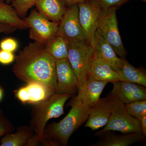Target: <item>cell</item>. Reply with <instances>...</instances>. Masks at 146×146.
<instances>
[{
	"label": "cell",
	"mask_w": 146,
	"mask_h": 146,
	"mask_svg": "<svg viewBox=\"0 0 146 146\" xmlns=\"http://www.w3.org/2000/svg\"><path fill=\"white\" fill-rule=\"evenodd\" d=\"M118 73L123 81L138 84L145 87L146 86L145 74L133 67L125 58H122V64Z\"/></svg>",
	"instance_id": "obj_21"
},
{
	"label": "cell",
	"mask_w": 146,
	"mask_h": 146,
	"mask_svg": "<svg viewBox=\"0 0 146 146\" xmlns=\"http://www.w3.org/2000/svg\"><path fill=\"white\" fill-rule=\"evenodd\" d=\"M73 95L55 93L48 99L34 105L31 112L30 127L42 144L44 131L47 123L53 118L59 117L64 114L65 102Z\"/></svg>",
	"instance_id": "obj_3"
},
{
	"label": "cell",
	"mask_w": 146,
	"mask_h": 146,
	"mask_svg": "<svg viewBox=\"0 0 146 146\" xmlns=\"http://www.w3.org/2000/svg\"><path fill=\"white\" fill-rule=\"evenodd\" d=\"M80 23L91 47L94 45V37L102 9L93 0L78 4Z\"/></svg>",
	"instance_id": "obj_9"
},
{
	"label": "cell",
	"mask_w": 146,
	"mask_h": 146,
	"mask_svg": "<svg viewBox=\"0 0 146 146\" xmlns=\"http://www.w3.org/2000/svg\"><path fill=\"white\" fill-rule=\"evenodd\" d=\"M117 9L102 10L100 14L98 29L120 58H125L127 52L120 35L116 11Z\"/></svg>",
	"instance_id": "obj_6"
},
{
	"label": "cell",
	"mask_w": 146,
	"mask_h": 146,
	"mask_svg": "<svg viewBox=\"0 0 146 146\" xmlns=\"http://www.w3.org/2000/svg\"><path fill=\"white\" fill-rule=\"evenodd\" d=\"M95 135L99 137V140L91 146H128L144 141L145 138L142 132L117 134L110 130L100 131Z\"/></svg>",
	"instance_id": "obj_13"
},
{
	"label": "cell",
	"mask_w": 146,
	"mask_h": 146,
	"mask_svg": "<svg viewBox=\"0 0 146 146\" xmlns=\"http://www.w3.org/2000/svg\"><path fill=\"white\" fill-rule=\"evenodd\" d=\"M92 56L102 58L118 73L122 64V58L115 53L109 43L98 29L96 32L94 45L91 47Z\"/></svg>",
	"instance_id": "obj_15"
},
{
	"label": "cell",
	"mask_w": 146,
	"mask_h": 146,
	"mask_svg": "<svg viewBox=\"0 0 146 146\" xmlns=\"http://www.w3.org/2000/svg\"><path fill=\"white\" fill-rule=\"evenodd\" d=\"M108 83L107 81L98 80L88 76L78 91V95L75 97L89 107H93L99 100L104 89Z\"/></svg>",
	"instance_id": "obj_16"
},
{
	"label": "cell",
	"mask_w": 146,
	"mask_h": 146,
	"mask_svg": "<svg viewBox=\"0 0 146 146\" xmlns=\"http://www.w3.org/2000/svg\"><path fill=\"white\" fill-rule=\"evenodd\" d=\"M125 106L129 114L138 119L146 116V100L131 102Z\"/></svg>",
	"instance_id": "obj_23"
},
{
	"label": "cell",
	"mask_w": 146,
	"mask_h": 146,
	"mask_svg": "<svg viewBox=\"0 0 146 146\" xmlns=\"http://www.w3.org/2000/svg\"><path fill=\"white\" fill-rule=\"evenodd\" d=\"M18 48V43L16 39L7 38L3 39L0 42L1 50L13 52Z\"/></svg>",
	"instance_id": "obj_27"
},
{
	"label": "cell",
	"mask_w": 146,
	"mask_h": 146,
	"mask_svg": "<svg viewBox=\"0 0 146 146\" xmlns=\"http://www.w3.org/2000/svg\"><path fill=\"white\" fill-rule=\"evenodd\" d=\"M87 1L88 0H63L68 7L74 4H78L79 3L84 2Z\"/></svg>",
	"instance_id": "obj_31"
},
{
	"label": "cell",
	"mask_w": 146,
	"mask_h": 146,
	"mask_svg": "<svg viewBox=\"0 0 146 146\" xmlns=\"http://www.w3.org/2000/svg\"><path fill=\"white\" fill-rule=\"evenodd\" d=\"M69 62L78 81V91L88 77L92 58V49L86 42L68 43Z\"/></svg>",
	"instance_id": "obj_5"
},
{
	"label": "cell",
	"mask_w": 146,
	"mask_h": 146,
	"mask_svg": "<svg viewBox=\"0 0 146 146\" xmlns=\"http://www.w3.org/2000/svg\"><path fill=\"white\" fill-rule=\"evenodd\" d=\"M140 122L142 133L145 136H146V116H144L138 119Z\"/></svg>",
	"instance_id": "obj_30"
},
{
	"label": "cell",
	"mask_w": 146,
	"mask_h": 146,
	"mask_svg": "<svg viewBox=\"0 0 146 146\" xmlns=\"http://www.w3.org/2000/svg\"><path fill=\"white\" fill-rule=\"evenodd\" d=\"M68 42L62 37L55 36L44 46L47 52L56 61L68 59Z\"/></svg>",
	"instance_id": "obj_22"
},
{
	"label": "cell",
	"mask_w": 146,
	"mask_h": 146,
	"mask_svg": "<svg viewBox=\"0 0 146 146\" xmlns=\"http://www.w3.org/2000/svg\"><path fill=\"white\" fill-rule=\"evenodd\" d=\"M15 127L13 124L0 108V137L7 133H13Z\"/></svg>",
	"instance_id": "obj_25"
},
{
	"label": "cell",
	"mask_w": 146,
	"mask_h": 146,
	"mask_svg": "<svg viewBox=\"0 0 146 146\" xmlns=\"http://www.w3.org/2000/svg\"><path fill=\"white\" fill-rule=\"evenodd\" d=\"M5 0H0V3H5Z\"/></svg>",
	"instance_id": "obj_34"
},
{
	"label": "cell",
	"mask_w": 146,
	"mask_h": 146,
	"mask_svg": "<svg viewBox=\"0 0 146 146\" xmlns=\"http://www.w3.org/2000/svg\"><path fill=\"white\" fill-rule=\"evenodd\" d=\"M56 93L51 88L37 82H29L14 91L15 96L22 103L34 105L48 99Z\"/></svg>",
	"instance_id": "obj_10"
},
{
	"label": "cell",
	"mask_w": 146,
	"mask_h": 146,
	"mask_svg": "<svg viewBox=\"0 0 146 146\" xmlns=\"http://www.w3.org/2000/svg\"><path fill=\"white\" fill-rule=\"evenodd\" d=\"M35 135L29 126H21L14 133L5 135L1 141L0 146H28L30 141Z\"/></svg>",
	"instance_id": "obj_19"
},
{
	"label": "cell",
	"mask_w": 146,
	"mask_h": 146,
	"mask_svg": "<svg viewBox=\"0 0 146 146\" xmlns=\"http://www.w3.org/2000/svg\"><path fill=\"white\" fill-rule=\"evenodd\" d=\"M17 29L14 27L9 24L0 23V33L8 34L12 33Z\"/></svg>",
	"instance_id": "obj_29"
},
{
	"label": "cell",
	"mask_w": 146,
	"mask_h": 146,
	"mask_svg": "<svg viewBox=\"0 0 146 146\" xmlns=\"http://www.w3.org/2000/svg\"><path fill=\"white\" fill-rule=\"evenodd\" d=\"M35 5L43 16L50 21L58 23L68 9L63 0H36Z\"/></svg>",
	"instance_id": "obj_18"
},
{
	"label": "cell",
	"mask_w": 146,
	"mask_h": 146,
	"mask_svg": "<svg viewBox=\"0 0 146 146\" xmlns=\"http://www.w3.org/2000/svg\"><path fill=\"white\" fill-rule=\"evenodd\" d=\"M88 76L111 83L123 81L119 73L109 63L101 58L93 56Z\"/></svg>",
	"instance_id": "obj_17"
},
{
	"label": "cell",
	"mask_w": 146,
	"mask_h": 146,
	"mask_svg": "<svg viewBox=\"0 0 146 146\" xmlns=\"http://www.w3.org/2000/svg\"><path fill=\"white\" fill-rule=\"evenodd\" d=\"M0 23L9 24L22 30L29 28L27 24L19 17L13 7L6 3H0Z\"/></svg>",
	"instance_id": "obj_20"
},
{
	"label": "cell",
	"mask_w": 146,
	"mask_h": 146,
	"mask_svg": "<svg viewBox=\"0 0 146 146\" xmlns=\"http://www.w3.org/2000/svg\"><path fill=\"white\" fill-rule=\"evenodd\" d=\"M140 1H142L143 2H145L146 1V0H140Z\"/></svg>",
	"instance_id": "obj_35"
},
{
	"label": "cell",
	"mask_w": 146,
	"mask_h": 146,
	"mask_svg": "<svg viewBox=\"0 0 146 146\" xmlns=\"http://www.w3.org/2000/svg\"><path fill=\"white\" fill-rule=\"evenodd\" d=\"M15 56L13 53L4 50H0V63L3 65H8L13 62Z\"/></svg>",
	"instance_id": "obj_28"
},
{
	"label": "cell",
	"mask_w": 146,
	"mask_h": 146,
	"mask_svg": "<svg viewBox=\"0 0 146 146\" xmlns=\"http://www.w3.org/2000/svg\"><path fill=\"white\" fill-rule=\"evenodd\" d=\"M110 95L115 96L125 104L136 101L146 100L145 86L124 81L114 82Z\"/></svg>",
	"instance_id": "obj_12"
},
{
	"label": "cell",
	"mask_w": 146,
	"mask_h": 146,
	"mask_svg": "<svg viewBox=\"0 0 146 146\" xmlns=\"http://www.w3.org/2000/svg\"><path fill=\"white\" fill-rule=\"evenodd\" d=\"M3 96V90L0 87V102Z\"/></svg>",
	"instance_id": "obj_32"
},
{
	"label": "cell",
	"mask_w": 146,
	"mask_h": 146,
	"mask_svg": "<svg viewBox=\"0 0 146 146\" xmlns=\"http://www.w3.org/2000/svg\"><path fill=\"white\" fill-rule=\"evenodd\" d=\"M13 72L16 77L26 83L37 82L56 92V60L44 45L34 42L20 51L15 57Z\"/></svg>",
	"instance_id": "obj_1"
},
{
	"label": "cell",
	"mask_w": 146,
	"mask_h": 146,
	"mask_svg": "<svg viewBox=\"0 0 146 146\" xmlns=\"http://www.w3.org/2000/svg\"><path fill=\"white\" fill-rule=\"evenodd\" d=\"M6 3L7 4H9L11 3H12L13 0H5Z\"/></svg>",
	"instance_id": "obj_33"
},
{
	"label": "cell",
	"mask_w": 146,
	"mask_h": 146,
	"mask_svg": "<svg viewBox=\"0 0 146 146\" xmlns=\"http://www.w3.org/2000/svg\"><path fill=\"white\" fill-rule=\"evenodd\" d=\"M56 93L74 95L78 91V81L68 59L56 61Z\"/></svg>",
	"instance_id": "obj_11"
},
{
	"label": "cell",
	"mask_w": 146,
	"mask_h": 146,
	"mask_svg": "<svg viewBox=\"0 0 146 146\" xmlns=\"http://www.w3.org/2000/svg\"><path fill=\"white\" fill-rule=\"evenodd\" d=\"M102 10L111 8L117 9L129 0H93Z\"/></svg>",
	"instance_id": "obj_26"
},
{
	"label": "cell",
	"mask_w": 146,
	"mask_h": 146,
	"mask_svg": "<svg viewBox=\"0 0 146 146\" xmlns=\"http://www.w3.org/2000/svg\"><path fill=\"white\" fill-rule=\"evenodd\" d=\"M68 7L58 24L55 36H61L68 43L79 41L87 42L86 35L79 19L78 4Z\"/></svg>",
	"instance_id": "obj_8"
},
{
	"label": "cell",
	"mask_w": 146,
	"mask_h": 146,
	"mask_svg": "<svg viewBox=\"0 0 146 146\" xmlns=\"http://www.w3.org/2000/svg\"><path fill=\"white\" fill-rule=\"evenodd\" d=\"M36 0H13L11 6L21 18H25L30 9L35 5Z\"/></svg>",
	"instance_id": "obj_24"
},
{
	"label": "cell",
	"mask_w": 146,
	"mask_h": 146,
	"mask_svg": "<svg viewBox=\"0 0 146 146\" xmlns=\"http://www.w3.org/2000/svg\"><path fill=\"white\" fill-rule=\"evenodd\" d=\"M109 96L112 112L108 123L101 131H119L123 133L142 132L139 120L129 114L125 104L115 96Z\"/></svg>",
	"instance_id": "obj_4"
},
{
	"label": "cell",
	"mask_w": 146,
	"mask_h": 146,
	"mask_svg": "<svg viewBox=\"0 0 146 146\" xmlns=\"http://www.w3.org/2000/svg\"><path fill=\"white\" fill-rule=\"evenodd\" d=\"M23 19L29 26L30 38L44 46L57 33L59 23L50 21L35 9Z\"/></svg>",
	"instance_id": "obj_7"
},
{
	"label": "cell",
	"mask_w": 146,
	"mask_h": 146,
	"mask_svg": "<svg viewBox=\"0 0 146 146\" xmlns=\"http://www.w3.org/2000/svg\"><path fill=\"white\" fill-rule=\"evenodd\" d=\"M69 105L72 108L65 117L58 122L46 125L42 143L45 145L68 146L73 133L87 121L90 107L75 97Z\"/></svg>",
	"instance_id": "obj_2"
},
{
	"label": "cell",
	"mask_w": 146,
	"mask_h": 146,
	"mask_svg": "<svg viewBox=\"0 0 146 146\" xmlns=\"http://www.w3.org/2000/svg\"><path fill=\"white\" fill-rule=\"evenodd\" d=\"M112 106L109 96L99 100L93 107L90 108L89 117L84 127L96 130L105 126L110 118Z\"/></svg>",
	"instance_id": "obj_14"
}]
</instances>
